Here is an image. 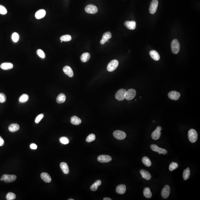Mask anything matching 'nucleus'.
Masks as SVG:
<instances>
[{
    "label": "nucleus",
    "mask_w": 200,
    "mask_h": 200,
    "mask_svg": "<svg viewBox=\"0 0 200 200\" xmlns=\"http://www.w3.org/2000/svg\"><path fill=\"white\" fill-rule=\"evenodd\" d=\"M171 47L173 53L175 54L178 53L180 50V44L178 40L175 39L173 40L171 43Z\"/></svg>",
    "instance_id": "obj_1"
},
{
    "label": "nucleus",
    "mask_w": 200,
    "mask_h": 200,
    "mask_svg": "<svg viewBox=\"0 0 200 200\" xmlns=\"http://www.w3.org/2000/svg\"><path fill=\"white\" fill-rule=\"evenodd\" d=\"M189 139L192 143H195L197 141L198 138V135L197 131L194 129L189 130L188 133Z\"/></svg>",
    "instance_id": "obj_2"
},
{
    "label": "nucleus",
    "mask_w": 200,
    "mask_h": 200,
    "mask_svg": "<svg viewBox=\"0 0 200 200\" xmlns=\"http://www.w3.org/2000/svg\"><path fill=\"white\" fill-rule=\"evenodd\" d=\"M17 177L14 175H3L0 178L1 181H4L5 183L12 182L16 180Z\"/></svg>",
    "instance_id": "obj_3"
},
{
    "label": "nucleus",
    "mask_w": 200,
    "mask_h": 200,
    "mask_svg": "<svg viewBox=\"0 0 200 200\" xmlns=\"http://www.w3.org/2000/svg\"><path fill=\"white\" fill-rule=\"evenodd\" d=\"M118 65H119V62L117 60H112L108 65L107 66V70L110 72L114 71L118 67Z\"/></svg>",
    "instance_id": "obj_4"
},
{
    "label": "nucleus",
    "mask_w": 200,
    "mask_h": 200,
    "mask_svg": "<svg viewBox=\"0 0 200 200\" xmlns=\"http://www.w3.org/2000/svg\"><path fill=\"white\" fill-rule=\"evenodd\" d=\"M136 95V91L134 89H130L126 91L125 98L126 100H130L133 99Z\"/></svg>",
    "instance_id": "obj_5"
},
{
    "label": "nucleus",
    "mask_w": 200,
    "mask_h": 200,
    "mask_svg": "<svg viewBox=\"0 0 200 200\" xmlns=\"http://www.w3.org/2000/svg\"><path fill=\"white\" fill-rule=\"evenodd\" d=\"M114 137L118 140H123L124 139L126 136V133L121 130H117L113 133Z\"/></svg>",
    "instance_id": "obj_6"
},
{
    "label": "nucleus",
    "mask_w": 200,
    "mask_h": 200,
    "mask_svg": "<svg viewBox=\"0 0 200 200\" xmlns=\"http://www.w3.org/2000/svg\"><path fill=\"white\" fill-rule=\"evenodd\" d=\"M158 5V0H153L151 2L149 9V12L151 14H154L156 12Z\"/></svg>",
    "instance_id": "obj_7"
},
{
    "label": "nucleus",
    "mask_w": 200,
    "mask_h": 200,
    "mask_svg": "<svg viewBox=\"0 0 200 200\" xmlns=\"http://www.w3.org/2000/svg\"><path fill=\"white\" fill-rule=\"evenodd\" d=\"M86 12L90 14H95L98 12V9L97 7L93 4H89L85 8Z\"/></svg>",
    "instance_id": "obj_8"
},
{
    "label": "nucleus",
    "mask_w": 200,
    "mask_h": 200,
    "mask_svg": "<svg viewBox=\"0 0 200 200\" xmlns=\"http://www.w3.org/2000/svg\"><path fill=\"white\" fill-rule=\"evenodd\" d=\"M126 89H121L118 90L115 95V98L118 100H123L125 99V94L126 92Z\"/></svg>",
    "instance_id": "obj_9"
},
{
    "label": "nucleus",
    "mask_w": 200,
    "mask_h": 200,
    "mask_svg": "<svg viewBox=\"0 0 200 200\" xmlns=\"http://www.w3.org/2000/svg\"><path fill=\"white\" fill-rule=\"evenodd\" d=\"M162 130V128L160 126H158L154 132L152 134V137L154 140H157L159 139L160 137V131Z\"/></svg>",
    "instance_id": "obj_10"
},
{
    "label": "nucleus",
    "mask_w": 200,
    "mask_h": 200,
    "mask_svg": "<svg viewBox=\"0 0 200 200\" xmlns=\"http://www.w3.org/2000/svg\"><path fill=\"white\" fill-rule=\"evenodd\" d=\"M170 193V188L168 185H166L162 189L161 195L164 199H166L169 197Z\"/></svg>",
    "instance_id": "obj_11"
},
{
    "label": "nucleus",
    "mask_w": 200,
    "mask_h": 200,
    "mask_svg": "<svg viewBox=\"0 0 200 200\" xmlns=\"http://www.w3.org/2000/svg\"><path fill=\"white\" fill-rule=\"evenodd\" d=\"M98 160L100 163H108L111 161L112 158L110 156L107 155H101L98 158Z\"/></svg>",
    "instance_id": "obj_12"
},
{
    "label": "nucleus",
    "mask_w": 200,
    "mask_h": 200,
    "mask_svg": "<svg viewBox=\"0 0 200 200\" xmlns=\"http://www.w3.org/2000/svg\"><path fill=\"white\" fill-rule=\"evenodd\" d=\"M180 96V93L176 91H172L168 94V96L170 99L173 100H178Z\"/></svg>",
    "instance_id": "obj_13"
},
{
    "label": "nucleus",
    "mask_w": 200,
    "mask_h": 200,
    "mask_svg": "<svg viewBox=\"0 0 200 200\" xmlns=\"http://www.w3.org/2000/svg\"><path fill=\"white\" fill-rule=\"evenodd\" d=\"M112 35L111 32H106L102 36V39L100 41V43L101 44H103L106 42L108 41V40L110 38H111Z\"/></svg>",
    "instance_id": "obj_14"
},
{
    "label": "nucleus",
    "mask_w": 200,
    "mask_h": 200,
    "mask_svg": "<svg viewBox=\"0 0 200 200\" xmlns=\"http://www.w3.org/2000/svg\"><path fill=\"white\" fill-rule=\"evenodd\" d=\"M63 71L65 74L69 77L72 78L74 76V74L73 70L71 67L66 66L63 68Z\"/></svg>",
    "instance_id": "obj_15"
},
{
    "label": "nucleus",
    "mask_w": 200,
    "mask_h": 200,
    "mask_svg": "<svg viewBox=\"0 0 200 200\" xmlns=\"http://www.w3.org/2000/svg\"><path fill=\"white\" fill-rule=\"evenodd\" d=\"M124 25L128 29L134 30L136 27V23L135 21H126L124 23Z\"/></svg>",
    "instance_id": "obj_16"
},
{
    "label": "nucleus",
    "mask_w": 200,
    "mask_h": 200,
    "mask_svg": "<svg viewBox=\"0 0 200 200\" xmlns=\"http://www.w3.org/2000/svg\"><path fill=\"white\" fill-rule=\"evenodd\" d=\"M140 174L143 178L147 180H149L151 178V176L149 172L144 169H141L140 171Z\"/></svg>",
    "instance_id": "obj_17"
},
{
    "label": "nucleus",
    "mask_w": 200,
    "mask_h": 200,
    "mask_svg": "<svg viewBox=\"0 0 200 200\" xmlns=\"http://www.w3.org/2000/svg\"><path fill=\"white\" fill-rule=\"evenodd\" d=\"M126 189V186L124 185L121 184L117 186L116 188V192L120 194H123L125 193Z\"/></svg>",
    "instance_id": "obj_18"
},
{
    "label": "nucleus",
    "mask_w": 200,
    "mask_h": 200,
    "mask_svg": "<svg viewBox=\"0 0 200 200\" xmlns=\"http://www.w3.org/2000/svg\"><path fill=\"white\" fill-rule=\"evenodd\" d=\"M40 177L42 180L46 183H50L52 180L50 176L47 173H42L41 174Z\"/></svg>",
    "instance_id": "obj_19"
},
{
    "label": "nucleus",
    "mask_w": 200,
    "mask_h": 200,
    "mask_svg": "<svg viewBox=\"0 0 200 200\" xmlns=\"http://www.w3.org/2000/svg\"><path fill=\"white\" fill-rule=\"evenodd\" d=\"M13 66V65L11 63L5 62L1 63L0 67L3 70H8L12 69Z\"/></svg>",
    "instance_id": "obj_20"
},
{
    "label": "nucleus",
    "mask_w": 200,
    "mask_h": 200,
    "mask_svg": "<svg viewBox=\"0 0 200 200\" xmlns=\"http://www.w3.org/2000/svg\"><path fill=\"white\" fill-rule=\"evenodd\" d=\"M46 14V12L45 10L43 9L40 10L35 13V17L37 19H41L45 16Z\"/></svg>",
    "instance_id": "obj_21"
},
{
    "label": "nucleus",
    "mask_w": 200,
    "mask_h": 200,
    "mask_svg": "<svg viewBox=\"0 0 200 200\" xmlns=\"http://www.w3.org/2000/svg\"><path fill=\"white\" fill-rule=\"evenodd\" d=\"M60 168L64 173L65 174H68L69 172V168L67 163L64 162H62L60 163Z\"/></svg>",
    "instance_id": "obj_22"
},
{
    "label": "nucleus",
    "mask_w": 200,
    "mask_h": 200,
    "mask_svg": "<svg viewBox=\"0 0 200 200\" xmlns=\"http://www.w3.org/2000/svg\"><path fill=\"white\" fill-rule=\"evenodd\" d=\"M20 127L18 124L16 123H12L9 126L8 129L11 132H15L19 129Z\"/></svg>",
    "instance_id": "obj_23"
},
{
    "label": "nucleus",
    "mask_w": 200,
    "mask_h": 200,
    "mask_svg": "<svg viewBox=\"0 0 200 200\" xmlns=\"http://www.w3.org/2000/svg\"><path fill=\"white\" fill-rule=\"evenodd\" d=\"M150 56L154 60L156 61H158L160 59V55L158 53L156 50H152L149 52Z\"/></svg>",
    "instance_id": "obj_24"
},
{
    "label": "nucleus",
    "mask_w": 200,
    "mask_h": 200,
    "mask_svg": "<svg viewBox=\"0 0 200 200\" xmlns=\"http://www.w3.org/2000/svg\"><path fill=\"white\" fill-rule=\"evenodd\" d=\"M71 123L75 125H78L81 123V120L77 116L72 117L71 119Z\"/></svg>",
    "instance_id": "obj_25"
},
{
    "label": "nucleus",
    "mask_w": 200,
    "mask_h": 200,
    "mask_svg": "<svg viewBox=\"0 0 200 200\" xmlns=\"http://www.w3.org/2000/svg\"><path fill=\"white\" fill-rule=\"evenodd\" d=\"M101 183H102V182H101V180H96L90 186V190L93 191H97L98 187L101 185Z\"/></svg>",
    "instance_id": "obj_26"
},
{
    "label": "nucleus",
    "mask_w": 200,
    "mask_h": 200,
    "mask_svg": "<svg viewBox=\"0 0 200 200\" xmlns=\"http://www.w3.org/2000/svg\"><path fill=\"white\" fill-rule=\"evenodd\" d=\"M90 57V54L89 53H84L81 56L80 60L83 62H86L89 60Z\"/></svg>",
    "instance_id": "obj_27"
},
{
    "label": "nucleus",
    "mask_w": 200,
    "mask_h": 200,
    "mask_svg": "<svg viewBox=\"0 0 200 200\" xmlns=\"http://www.w3.org/2000/svg\"><path fill=\"white\" fill-rule=\"evenodd\" d=\"M143 195L146 198H151L152 197V194L151 191L150 189L148 187L145 188L143 190Z\"/></svg>",
    "instance_id": "obj_28"
},
{
    "label": "nucleus",
    "mask_w": 200,
    "mask_h": 200,
    "mask_svg": "<svg viewBox=\"0 0 200 200\" xmlns=\"http://www.w3.org/2000/svg\"><path fill=\"white\" fill-rule=\"evenodd\" d=\"M66 99V97L65 94L63 93H60L58 96L56 98V102L59 104L62 103L65 101Z\"/></svg>",
    "instance_id": "obj_29"
},
{
    "label": "nucleus",
    "mask_w": 200,
    "mask_h": 200,
    "mask_svg": "<svg viewBox=\"0 0 200 200\" xmlns=\"http://www.w3.org/2000/svg\"><path fill=\"white\" fill-rule=\"evenodd\" d=\"M190 176V170L189 167H188L187 169H185L183 172V179L185 180H187L189 178Z\"/></svg>",
    "instance_id": "obj_30"
},
{
    "label": "nucleus",
    "mask_w": 200,
    "mask_h": 200,
    "mask_svg": "<svg viewBox=\"0 0 200 200\" xmlns=\"http://www.w3.org/2000/svg\"><path fill=\"white\" fill-rule=\"evenodd\" d=\"M142 161L145 166L147 167H150L152 165V163L148 158L144 157L142 159Z\"/></svg>",
    "instance_id": "obj_31"
},
{
    "label": "nucleus",
    "mask_w": 200,
    "mask_h": 200,
    "mask_svg": "<svg viewBox=\"0 0 200 200\" xmlns=\"http://www.w3.org/2000/svg\"><path fill=\"white\" fill-rule=\"evenodd\" d=\"M29 99V96L27 94H24L20 96L19 99V101L20 103L26 102Z\"/></svg>",
    "instance_id": "obj_32"
},
{
    "label": "nucleus",
    "mask_w": 200,
    "mask_h": 200,
    "mask_svg": "<svg viewBox=\"0 0 200 200\" xmlns=\"http://www.w3.org/2000/svg\"><path fill=\"white\" fill-rule=\"evenodd\" d=\"M178 167V164L177 163L172 162L170 164L169 169L170 171H172Z\"/></svg>",
    "instance_id": "obj_33"
},
{
    "label": "nucleus",
    "mask_w": 200,
    "mask_h": 200,
    "mask_svg": "<svg viewBox=\"0 0 200 200\" xmlns=\"http://www.w3.org/2000/svg\"><path fill=\"white\" fill-rule=\"evenodd\" d=\"M72 40V37L71 35H63L60 38V40L62 41H68L71 40Z\"/></svg>",
    "instance_id": "obj_34"
},
{
    "label": "nucleus",
    "mask_w": 200,
    "mask_h": 200,
    "mask_svg": "<svg viewBox=\"0 0 200 200\" xmlns=\"http://www.w3.org/2000/svg\"><path fill=\"white\" fill-rule=\"evenodd\" d=\"M6 199L7 200H15L16 198V195L14 193L9 192L7 195Z\"/></svg>",
    "instance_id": "obj_35"
},
{
    "label": "nucleus",
    "mask_w": 200,
    "mask_h": 200,
    "mask_svg": "<svg viewBox=\"0 0 200 200\" xmlns=\"http://www.w3.org/2000/svg\"><path fill=\"white\" fill-rule=\"evenodd\" d=\"M95 138L96 136L94 134H91L87 136L86 139V141L87 142H90L95 140Z\"/></svg>",
    "instance_id": "obj_36"
},
{
    "label": "nucleus",
    "mask_w": 200,
    "mask_h": 200,
    "mask_svg": "<svg viewBox=\"0 0 200 200\" xmlns=\"http://www.w3.org/2000/svg\"><path fill=\"white\" fill-rule=\"evenodd\" d=\"M37 54L39 56V57L41 58L44 59L45 58V53L41 49H39L38 50H37Z\"/></svg>",
    "instance_id": "obj_37"
},
{
    "label": "nucleus",
    "mask_w": 200,
    "mask_h": 200,
    "mask_svg": "<svg viewBox=\"0 0 200 200\" xmlns=\"http://www.w3.org/2000/svg\"><path fill=\"white\" fill-rule=\"evenodd\" d=\"M19 39V35L18 33L15 32L12 35V40L14 42H17Z\"/></svg>",
    "instance_id": "obj_38"
},
{
    "label": "nucleus",
    "mask_w": 200,
    "mask_h": 200,
    "mask_svg": "<svg viewBox=\"0 0 200 200\" xmlns=\"http://www.w3.org/2000/svg\"><path fill=\"white\" fill-rule=\"evenodd\" d=\"M60 141L61 143L65 145L68 144L69 140L67 138L65 137H61L60 138Z\"/></svg>",
    "instance_id": "obj_39"
},
{
    "label": "nucleus",
    "mask_w": 200,
    "mask_h": 200,
    "mask_svg": "<svg viewBox=\"0 0 200 200\" xmlns=\"http://www.w3.org/2000/svg\"><path fill=\"white\" fill-rule=\"evenodd\" d=\"M6 97L5 94L3 93H0V103H3L6 102Z\"/></svg>",
    "instance_id": "obj_40"
},
{
    "label": "nucleus",
    "mask_w": 200,
    "mask_h": 200,
    "mask_svg": "<svg viewBox=\"0 0 200 200\" xmlns=\"http://www.w3.org/2000/svg\"><path fill=\"white\" fill-rule=\"evenodd\" d=\"M7 13V10L4 7L0 5V13L1 15H6Z\"/></svg>",
    "instance_id": "obj_41"
},
{
    "label": "nucleus",
    "mask_w": 200,
    "mask_h": 200,
    "mask_svg": "<svg viewBox=\"0 0 200 200\" xmlns=\"http://www.w3.org/2000/svg\"><path fill=\"white\" fill-rule=\"evenodd\" d=\"M151 148L155 152H158L160 150V148L157 145L152 144V145H151Z\"/></svg>",
    "instance_id": "obj_42"
},
{
    "label": "nucleus",
    "mask_w": 200,
    "mask_h": 200,
    "mask_svg": "<svg viewBox=\"0 0 200 200\" xmlns=\"http://www.w3.org/2000/svg\"><path fill=\"white\" fill-rule=\"evenodd\" d=\"M44 117V115L43 114H40L36 118L35 120V122L36 123H38L41 120H42V118Z\"/></svg>",
    "instance_id": "obj_43"
},
{
    "label": "nucleus",
    "mask_w": 200,
    "mask_h": 200,
    "mask_svg": "<svg viewBox=\"0 0 200 200\" xmlns=\"http://www.w3.org/2000/svg\"><path fill=\"white\" fill-rule=\"evenodd\" d=\"M158 153L160 154H163V155H166L167 154V151L166 149H162L161 148H160V150H159V151L158 152Z\"/></svg>",
    "instance_id": "obj_44"
},
{
    "label": "nucleus",
    "mask_w": 200,
    "mask_h": 200,
    "mask_svg": "<svg viewBox=\"0 0 200 200\" xmlns=\"http://www.w3.org/2000/svg\"><path fill=\"white\" fill-rule=\"evenodd\" d=\"M30 147H31L32 149H36L38 147L37 146L36 144H35V143H32V144H31V145H30Z\"/></svg>",
    "instance_id": "obj_45"
},
{
    "label": "nucleus",
    "mask_w": 200,
    "mask_h": 200,
    "mask_svg": "<svg viewBox=\"0 0 200 200\" xmlns=\"http://www.w3.org/2000/svg\"><path fill=\"white\" fill-rule=\"evenodd\" d=\"M4 144V141L2 138L0 136V146H3Z\"/></svg>",
    "instance_id": "obj_46"
},
{
    "label": "nucleus",
    "mask_w": 200,
    "mask_h": 200,
    "mask_svg": "<svg viewBox=\"0 0 200 200\" xmlns=\"http://www.w3.org/2000/svg\"><path fill=\"white\" fill-rule=\"evenodd\" d=\"M103 200H112L111 199V198H105L103 199Z\"/></svg>",
    "instance_id": "obj_47"
},
{
    "label": "nucleus",
    "mask_w": 200,
    "mask_h": 200,
    "mask_svg": "<svg viewBox=\"0 0 200 200\" xmlns=\"http://www.w3.org/2000/svg\"><path fill=\"white\" fill-rule=\"evenodd\" d=\"M68 200H74V199H69Z\"/></svg>",
    "instance_id": "obj_48"
}]
</instances>
